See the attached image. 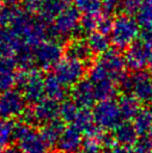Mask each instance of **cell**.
Segmentation results:
<instances>
[{"instance_id":"cell-13","label":"cell","mask_w":152,"mask_h":153,"mask_svg":"<svg viewBox=\"0 0 152 153\" xmlns=\"http://www.w3.org/2000/svg\"><path fill=\"white\" fill-rule=\"evenodd\" d=\"M71 125L78 129L83 137H95L98 139L102 130L94 120V116L90 108H80L75 120Z\"/></svg>"},{"instance_id":"cell-30","label":"cell","mask_w":152,"mask_h":153,"mask_svg":"<svg viewBox=\"0 0 152 153\" xmlns=\"http://www.w3.org/2000/svg\"><path fill=\"white\" fill-rule=\"evenodd\" d=\"M149 151H150V153H152V139L149 140Z\"/></svg>"},{"instance_id":"cell-20","label":"cell","mask_w":152,"mask_h":153,"mask_svg":"<svg viewBox=\"0 0 152 153\" xmlns=\"http://www.w3.org/2000/svg\"><path fill=\"white\" fill-rule=\"evenodd\" d=\"M133 124L139 134L143 137H150L152 130V109L142 108L133 119Z\"/></svg>"},{"instance_id":"cell-2","label":"cell","mask_w":152,"mask_h":153,"mask_svg":"<svg viewBox=\"0 0 152 153\" xmlns=\"http://www.w3.org/2000/svg\"><path fill=\"white\" fill-rule=\"evenodd\" d=\"M14 141L24 153H49L51 148L40 130L23 120L15 123Z\"/></svg>"},{"instance_id":"cell-31","label":"cell","mask_w":152,"mask_h":153,"mask_svg":"<svg viewBox=\"0 0 152 153\" xmlns=\"http://www.w3.org/2000/svg\"><path fill=\"white\" fill-rule=\"evenodd\" d=\"M100 153H114L113 150H104V151H101Z\"/></svg>"},{"instance_id":"cell-12","label":"cell","mask_w":152,"mask_h":153,"mask_svg":"<svg viewBox=\"0 0 152 153\" xmlns=\"http://www.w3.org/2000/svg\"><path fill=\"white\" fill-rule=\"evenodd\" d=\"M83 135L73 125H67L55 148L59 153H78L82 143Z\"/></svg>"},{"instance_id":"cell-26","label":"cell","mask_w":152,"mask_h":153,"mask_svg":"<svg viewBox=\"0 0 152 153\" xmlns=\"http://www.w3.org/2000/svg\"><path fill=\"white\" fill-rule=\"evenodd\" d=\"M114 153H150L149 151V140L144 137L139 141L136 145L132 147H124V146H116L113 150Z\"/></svg>"},{"instance_id":"cell-29","label":"cell","mask_w":152,"mask_h":153,"mask_svg":"<svg viewBox=\"0 0 152 153\" xmlns=\"http://www.w3.org/2000/svg\"><path fill=\"white\" fill-rule=\"evenodd\" d=\"M148 68H149V72L152 74V49H151V55L150 59H149V62H148Z\"/></svg>"},{"instance_id":"cell-27","label":"cell","mask_w":152,"mask_h":153,"mask_svg":"<svg viewBox=\"0 0 152 153\" xmlns=\"http://www.w3.org/2000/svg\"><path fill=\"white\" fill-rule=\"evenodd\" d=\"M103 149L100 141L95 137H85L78 153H100Z\"/></svg>"},{"instance_id":"cell-10","label":"cell","mask_w":152,"mask_h":153,"mask_svg":"<svg viewBox=\"0 0 152 153\" xmlns=\"http://www.w3.org/2000/svg\"><path fill=\"white\" fill-rule=\"evenodd\" d=\"M71 99L80 108H93L98 102L95 87L90 79H82L70 90Z\"/></svg>"},{"instance_id":"cell-1","label":"cell","mask_w":152,"mask_h":153,"mask_svg":"<svg viewBox=\"0 0 152 153\" xmlns=\"http://www.w3.org/2000/svg\"><path fill=\"white\" fill-rule=\"evenodd\" d=\"M15 88L22 93L27 104L30 106L37 104L46 97L45 76L36 69L17 72Z\"/></svg>"},{"instance_id":"cell-6","label":"cell","mask_w":152,"mask_h":153,"mask_svg":"<svg viewBox=\"0 0 152 153\" xmlns=\"http://www.w3.org/2000/svg\"><path fill=\"white\" fill-rule=\"evenodd\" d=\"M27 102L22 93L17 89H10L0 93V119L15 120L23 116Z\"/></svg>"},{"instance_id":"cell-16","label":"cell","mask_w":152,"mask_h":153,"mask_svg":"<svg viewBox=\"0 0 152 153\" xmlns=\"http://www.w3.org/2000/svg\"><path fill=\"white\" fill-rule=\"evenodd\" d=\"M16 62L8 57L0 56V93L15 87L16 80Z\"/></svg>"},{"instance_id":"cell-4","label":"cell","mask_w":152,"mask_h":153,"mask_svg":"<svg viewBox=\"0 0 152 153\" xmlns=\"http://www.w3.org/2000/svg\"><path fill=\"white\" fill-rule=\"evenodd\" d=\"M59 108L61 102L45 97L37 104L33 105L29 108L27 107L21 118L23 121L28 123L31 126L41 127L52 120L59 118Z\"/></svg>"},{"instance_id":"cell-11","label":"cell","mask_w":152,"mask_h":153,"mask_svg":"<svg viewBox=\"0 0 152 153\" xmlns=\"http://www.w3.org/2000/svg\"><path fill=\"white\" fill-rule=\"evenodd\" d=\"M98 62L105 69L113 80H115L117 83L126 74L125 68L127 66H126L125 57L122 56L118 51L108 50L103 53Z\"/></svg>"},{"instance_id":"cell-7","label":"cell","mask_w":152,"mask_h":153,"mask_svg":"<svg viewBox=\"0 0 152 153\" xmlns=\"http://www.w3.org/2000/svg\"><path fill=\"white\" fill-rule=\"evenodd\" d=\"M85 66L83 62L67 57L61 59L54 67V74L68 88H72L81 81L85 75Z\"/></svg>"},{"instance_id":"cell-15","label":"cell","mask_w":152,"mask_h":153,"mask_svg":"<svg viewBox=\"0 0 152 153\" xmlns=\"http://www.w3.org/2000/svg\"><path fill=\"white\" fill-rule=\"evenodd\" d=\"M33 55H35V62L39 68L48 70L52 67H55V65L61 61L62 51L55 45L46 44L40 47Z\"/></svg>"},{"instance_id":"cell-18","label":"cell","mask_w":152,"mask_h":153,"mask_svg":"<svg viewBox=\"0 0 152 153\" xmlns=\"http://www.w3.org/2000/svg\"><path fill=\"white\" fill-rule=\"evenodd\" d=\"M66 127H67V124L61 118H57V119H54L48 122L47 124L41 126L40 132L42 133L43 137L46 140L50 147H53V146L55 147L57 141L61 137Z\"/></svg>"},{"instance_id":"cell-21","label":"cell","mask_w":152,"mask_h":153,"mask_svg":"<svg viewBox=\"0 0 152 153\" xmlns=\"http://www.w3.org/2000/svg\"><path fill=\"white\" fill-rule=\"evenodd\" d=\"M116 81L112 79H106V80L100 81V82L93 83L95 87V93L98 101L108 100V99H114L117 95L118 88L116 85Z\"/></svg>"},{"instance_id":"cell-28","label":"cell","mask_w":152,"mask_h":153,"mask_svg":"<svg viewBox=\"0 0 152 153\" xmlns=\"http://www.w3.org/2000/svg\"><path fill=\"white\" fill-rule=\"evenodd\" d=\"M0 153H24L18 146H7L6 148H4L3 150H1Z\"/></svg>"},{"instance_id":"cell-14","label":"cell","mask_w":152,"mask_h":153,"mask_svg":"<svg viewBox=\"0 0 152 153\" xmlns=\"http://www.w3.org/2000/svg\"><path fill=\"white\" fill-rule=\"evenodd\" d=\"M116 142L119 146L132 147L139 142V132L134 127L133 122L123 120L112 131Z\"/></svg>"},{"instance_id":"cell-25","label":"cell","mask_w":152,"mask_h":153,"mask_svg":"<svg viewBox=\"0 0 152 153\" xmlns=\"http://www.w3.org/2000/svg\"><path fill=\"white\" fill-rule=\"evenodd\" d=\"M92 50L89 46H85L82 44H74L70 47L68 51L67 57L74 59L85 64V62L90 61L92 56Z\"/></svg>"},{"instance_id":"cell-19","label":"cell","mask_w":152,"mask_h":153,"mask_svg":"<svg viewBox=\"0 0 152 153\" xmlns=\"http://www.w3.org/2000/svg\"><path fill=\"white\" fill-rule=\"evenodd\" d=\"M123 120L131 121L141 111V102L132 95L123 94L118 100Z\"/></svg>"},{"instance_id":"cell-23","label":"cell","mask_w":152,"mask_h":153,"mask_svg":"<svg viewBox=\"0 0 152 153\" xmlns=\"http://www.w3.org/2000/svg\"><path fill=\"white\" fill-rule=\"evenodd\" d=\"M80 107L74 102L72 99H65L61 102V108H59V118L63 120L66 124L71 125L75 120L77 114H78Z\"/></svg>"},{"instance_id":"cell-17","label":"cell","mask_w":152,"mask_h":153,"mask_svg":"<svg viewBox=\"0 0 152 153\" xmlns=\"http://www.w3.org/2000/svg\"><path fill=\"white\" fill-rule=\"evenodd\" d=\"M45 93L46 97L59 102L67 99V95L70 94L68 87L55 76L54 73H49L45 76Z\"/></svg>"},{"instance_id":"cell-9","label":"cell","mask_w":152,"mask_h":153,"mask_svg":"<svg viewBox=\"0 0 152 153\" xmlns=\"http://www.w3.org/2000/svg\"><path fill=\"white\" fill-rule=\"evenodd\" d=\"M151 49L152 44L146 43L142 40L132 43L128 47L125 55L126 66L132 71L144 70L145 67L148 66Z\"/></svg>"},{"instance_id":"cell-8","label":"cell","mask_w":152,"mask_h":153,"mask_svg":"<svg viewBox=\"0 0 152 153\" xmlns=\"http://www.w3.org/2000/svg\"><path fill=\"white\" fill-rule=\"evenodd\" d=\"M140 25L136 20L130 17L124 16L116 21L113 28V42L118 48H128L136 42L139 36Z\"/></svg>"},{"instance_id":"cell-32","label":"cell","mask_w":152,"mask_h":153,"mask_svg":"<svg viewBox=\"0 0 152 153\" xmlns=\"http://www.w3.org/2000/svg\"><path fill=\"white\" fill-rule=\"evenodd\" d=\"M150 137H152V130H151V133H150Z\"/></svg>"},{"instance_id":"cell-24","label":"cell","mask_w":152,"mask_h":153,"mask_svg":"<svg viewBox=\"0 0 152 153\" xmlns=\"http://www.w3.org/2000/svg\"><path fill=\"white\" fill-rule=\"evenodd\" d=\"M15 123L13 120L0 119V151L10 145L14 141Z\"/></svg>"},{"instance_id":"cell-22","label":"cell","mask_w":152,"mask_h":153,"mask_svg":"<svg viewBox=\"0 0 152 153\" xmlns=\"http://www.w3.org/2000/svg\"><path fill=\"white\" fill-rule=\"evenodd\" d=\"M136 22L142 30L152 29V0H142L136 12Z\"/></svg>"},{"instance_id":"cell-3","label":"cell","mask_w":152,"mask_h":153,"mask_svg":"<svg viewBox=\"0 0 152 153\" xmlns=\"http://www.w3.org/2000/svg\"><path fill=\"white\" fill-rule=\"evenodd\" d=\"M118 85L123 94L132 95L141 103L152 101V77L150 72L144 70L133 71L132 74L124 75Z\"/></svg>"},{"instance_id":"cell-5","label":"cell","mask_w":152,"mask_h":153,"mask_svg":"<svg viewBox=\"0 0 152 153\" xmlns=\"http://www.w3.org/2000/svg\"><path fill=\"white\" fill-rule=\"evenodd\" d=\"M92 113L96 124L104 131H113L123 121L119 103L114 99L98 101L94 105Z\"/></svg>"}]
</instances>
